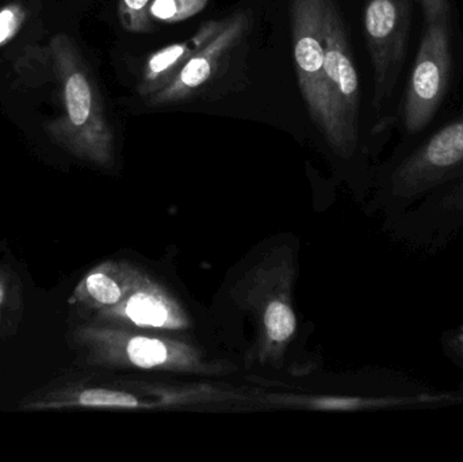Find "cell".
<instances>
[{"label": "cell", "mask_w": 463, "mask_h": 462, "mask_svg": "<svg viewBox=\"0 0 463 462\" xmlns=\"http://www.w3.org/2000/svg\"><path fill=\"white\" fill-rule=\"evenodd\" d=\"M51 56L61 90L62 113L46 125L54 144L95 165L113 162L114 136L97 83L78 46L67 34L51 41Z\"/></svg>", "instance_id": "1"}, {"label": "cell", "mask_w": 463, "mask_h": 462, "mask_svg": "<svg viewBox=\"0 0 463 462\" xmlns=\"http://www.w3.org/2000/svg\"><path fill=\"white\" fill-rule=\"evenodd\" d=\"M463 175V111L405 152L386 181L392 212L399 213L423 195Z\"/></svg>", "instance_id": "2"}, {"label": "cell", "mask_w": 463, "mask_h": 462, "mask_svg": "<svg viewBox=\"0 0 463 462\" xmlns=\"http://www.w3.org/2000/svg\"><path fill=\"white\" fill-rule=\"evenodd\" d=\"M453 71L450 15L427 24L405 94L402 122L408 136L423 132L445 102Z\"/></svg>", "instance_id": "3"}, {"label": "cell", "mask_w": 463, "mask_h": 462, "mask_svg": "<svg viewBox=\"0 0 463 462\" xmlns=\"http://www.w3.org/2000/svg\"><path fill=\"white\" fill-rule=\"evenodd\" d=\"M326 0H291L294 61L310 118L335 146V127L326 84L324 19Z\"/></svg>", "instance_id": "4"}, {"label": "cell", "mask_w": 463, "mask_h": 462, "mask_svg": "<svg viewBox=\"0 0 463 462\" xmlns=\"http://www.w3.org/2000/svg\"><path fill=\"white\" fill-rule=\"evenodd\" d=\"M326 84L335 127L334 148L353 152L358 141L359 78L345 21L335 0H326L324 19Z\"/></svg>", "instance_id": "5"}, {"label": "cell", "mask_w": 463, "mask_h": 462, "mask_svg": "<svg viewBox=\"0 0 463 462\" xmlns=\"http://www.w3.org/2000/svg\"><path fill=\"white\" fill-rule=\"evenodd\" d=\"M412 0H366L364 34L374 73L373 106L380 111L396 90L412 27Z\"/></svg>", "instance_id": "6"}, {"label": "cell", "mask_w": 463, "mask_h": 462, "mask_svg": "<svg viewBox=\"0 0 463 462\" xmlns=\"http://www.w3.org/2000/svg\"><path fill=\"white\" fill-rule=\"evenodd\" d=\"M396 216L397 233L407 246L442 249L463 230V175L427 193Z\"/></svg>", "instance_id": "7"}, {"label": "cell", "mask_w": 463, "mask_h": 462, "mask_svg": "<svg viewBox=\"0 0 463 462\" xmlns=\"http://www.w3.org/2000/svg\"><path fill=\"white\" fill-rule=\"evenodd\" d=\"M248 27L247 14L236 13L225 19L219 33L197 52L171 83L146 99L152 106L184 102L216 75L222 62L239 43Z\"/></svg>", "instance_id": "8"}, {"label": "cell", "mask_w": 463, "mask_h": 462, "mask_svg": "<svg viewBox=\"0 0 463 462\" xmlns=\"http://www.w3.org/2000/svg\"><path fill=\"white\" fill-rule=\"evenodd\" d=\"M224 24L225 19L205 22L187 40L171 43L152 53L144 64L138 81L137 91L140 97L146 100L171 83L187 61L222 30Z\"/></svg>", "instance_id": "9"}, {"label": "cell", "mask_w": 463, "mask_h": 462, "mask_svg": "<svg viewBox=\"0 0 463 462\" xmlns=\"http://www.w3.org/2000/svg\"><path fill=\"white\" fill-rule=\"evenodd\" d=\"M121 297L122 288L117 279L103 269H97L84 277L70 298V303L108 306L118 303Z\"/></svg>", "instance_id": "10"}, {"label": "cell", "mask_w": 463, "mask_h": 462, "mask_svg": "<svg viewBox=\"0 0 463 462\" xmlns=\"http://www.w3.org/2000/svg\"><path fill=\"white\" fill-rule=\"evenodd\" d=\"M22 287L18 276L7 268H0V336L19 322L22 315Z\"/></svg>", "instance_id": "11"}, {"label": "cell", "mask_w": 463, "mask_h": 462, "mask_svg": "<svg viewBox=\"0 0 463 462\" xmlns=\"http://www.w3.org/2000/svg\"><path fill=\"white\" fill-rule=\"evenodd\" d=\"M209 0H154L148 8L152 24H174L197 15L208 7Z\"/></svg>", "instance_id": "12"}, {"label": "cell", "mask_w": 463, "mask_h": 462, "mask_svg": "<svg viewBox=\"0 0 463 462\" xmlns=\"http://www.w3.org/2000/svg\"><path fill=\"white\" fill-rule=\"evenodd\" d=\"M129 319L137 325H165L167 320V311L162 303L155 300L151 296L138 295L133 296L129 301H128L127 308H125Z\"/></svg>", "instance_id": "13"}, {"label": "cell", "mask_w": 463, "mask_h": 462, "mask_svg": "<svg viewBox=\"0 0 463 462\" xmlns=\"http://www.w3.org/2000/svg\"><path fill=\"white\" fill-rule=\"evenodd\" d=\"M154 0H119L118 18L122 27L130 33H149L154 24L148 16V8Z\"/></svg>", "instance_id": "14"}, {"label": "cell", "mask_w": 463, "mask_h": 462, "mask_svg": "<svg viewBox=\"0 0 463 462\" xmlns=\"http://www.w3.org/2000/svg\"><path fill=\"white\" fill-rule=\"evenodd\" d=\"M127 354L135 365L152 368L167 360V349L162 342L149 338H135L128 344Z\"/></svg>", "instance_id": "15"}, {"label": "cell", "mask_w": 463, "mask_h": 462, "mask_svg": "<svg viewBox=\"0 0 463 462\" xmlns=\"http://www.w3.org/2000/svg\"><path fill=\"white\" fill-rule=\"evenodd\" d=\"M264 323H266L269 338L275 342L286 341L296 330V317L293 312L279 301H274L267 306Z\"/></svg>", "instance_id": "16"}, {"label": "cell", "mask_w": 463, "mask_h": 462, "mask_svg": "<svg viewBox=\"0 0 463 462\" xmlns=\"http://www.w3.org/2000/svg\"><path fill=\"white\" fill-rule=\"evenodd\" d=\"M24 21V10L18 3L5 5L0 10V46H5L15 37Z\"/></svg>", "instance_id": "17"}, {"label": "cell", "mask_w": 463, "mask_h": 462, "mask_svg": "<svg viewBox=\"0 0 463 462\" xmlns=\"http://www.w3.org/2000/svg\"><path fill=\"white\" fill-rule=\"evenodd\" d=\"M440 344L445 354L457 365L463 366V325L445 331Z\"/></svg>", "instance_id": "18"}, {"label": "cell", "mask_w": 463, "mask_h": 462, "mask_svg": "<svg viewBox=\"0 0 463 462\" xmlns=\"http://www.w3.org/2000/svg\"><path fill=\"white\" fill-rule=\"evenodd\" d=\"M423 5L426 24L438 21L443 16L450 15V2L449 0H420Z\"/></svg>", "instance_id": "19"}, {"label": "cell", "mask_w": 463, "mask_h": 462, "mask_svg": "<svg viewBox=\"0 0 463 462\" xmlns=\"http://www.w3.org/2000/svg\"><path fill=\"white\" fill-rule=\"evenodd\" d=\"M461 391H462V393H463V384L461 385Z\"/></svg>", "instance_id": "20"}]
</instances>
